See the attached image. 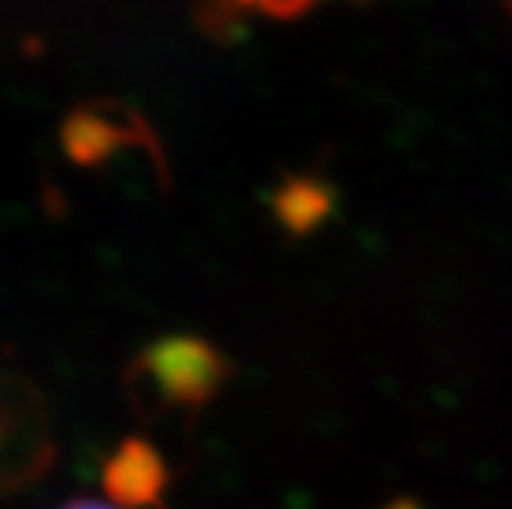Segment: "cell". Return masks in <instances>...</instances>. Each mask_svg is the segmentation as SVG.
<instances>
[{"instance_id": "obj_1", "label": "cell", "mask_w": 512, "mask_h": 509, "mask_svg": "<svg viewBox=\"0 0 512 509\" xmlns=\"http://www.w3.org/2000/svg\"><path fill=\"white\" fill-rule=\"evenodd\" d=\"M47 417L27 384L0 377V486H17L47 463Z\"/></svg>"}, {"instance_id": "obj_2", "label": "cell", "mask_w": 512, "mask_h": 509, "mask_svg": "<svg viewBox=\"0 0 512 509\" xmlns=\"http://www.w3.org/2000/svg\"><path fill=\"white\" fill-rule=\"evenodd\" d=\"M156 387L172 397H202L222 377V364L205 344L199 341H166L156 351H149L143 361Z\"/></svg>"}, {"instance_id": "obj_3", "label": "cell", "mask_w": 512, "mask_h": 509, "mask_svg": "<svg viewBox=\"0 0 512 509\" xmlns=\"http://www.w3.org/2000/svg\"><path fill=\"white\" fill-rule=\"evenodd\" d=\"M318 0H261V10L268 17H278V20H288V17H298L304 10H311Z\"/></svg>"}, {"instance_id": "obj_4", "label": "cell", "mask_w": 512, "mask_h": 509, "mask_svg": "<svg viewBox=\"0 0 512 509\" xmlns=\"http://www.w3.org/2000/svg\"><path fill=\"white\" fill-rule=\"evenodd\" d=\"M60 509H123V506H113V503H103V500H73Z\"/></svg>"}, {"instance_id": "obj_5", "label": "cell", "mask_w": 512, "mask_h": 509, "mask_svg": "<svg viewBox=\"0 0 512 509\" xmlns=\"http://www.w3.org/2000/svg\"><path fill=\"white\" fill-rule=\"evenodd\" d=\"M235 4H242V7H255V10H261V0H235Z\"/></svg>"}, {"instance_id": "obj_6", "label": "cell", "mask_w": 512, "mask_h": 509, "mask_svg": "<svg viewBox=\"0 0 512 509\" xmlns=\"http://www.w3.org/2000/svg\"><path fill=\"white\" fill-rule=\"evenodd\" d=\"M509 4H512V0H509Z\"/></svg>"}]
</instances>
